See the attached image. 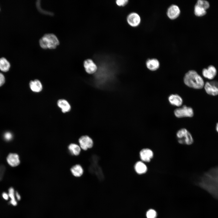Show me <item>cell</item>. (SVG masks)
<instances>
[{"instance_id": "6da1fadb", "label": "cell", "mask_w": 218, "mask_h": 218, "mask_svg": "<svg viewBox=\"0 0 218 218\" xmlns=\"http://www.w3.org/2000/svg\"><path fill=\"white\" fill-rule=\"evenodd\" d=\"M197 184L218 199V166L211 168L200 177Z\"/></svg>"}, {"instance_id": "7a4b0ae2", "label": "cell", "mask_w": 218, "mask_h": 218, "mask_svg": "<svg viewBox=\"0 0 218 218\" xmlns=\"http://www.w3.org/2000/svg\"><path fill=\"white\" fill-rule=\"evenodd\" d=\"M184 81L188 87L196 89L202 88L205 84L202 78L194 70L189 71L186 74Z\"/></svg>"}, {"instance_id": "3957f363", "label": "cell", "mask_w": 218, "mask_h": 218, "mask_svg": "<svg viewBox=\"0 0 218 218\" xmlns=\"http://www.w3.org/2000/svg\"><path fill=\"white\" fill-rule=\"evenodd\" d=\"M39 45L43 49H54L56 48L59 42L56 36L53 34L44 35L39 40Z\"/></svg>"}, {"instance_id": "277c9868", "label": "cell", "mask_w": 218, "mask_h": 218, "mask_svg": "<svg viewBox=\"0 0 218 218\" xmlns=\"http://www.w3.org/2000/svg\"><path fill=\"white\" fill-rule=\"evenodd\" d=\"M176 136L178 142L180 144L190 145L193 143L192 136L186 128L179 130L177 132Z\"/></svg>"}, {"instance_id": "5b68a950", "label": "cell", "mask_w": 218, "mask_h": 218, "mask_svg": "<svg viewBox=\"0 0 218 218\" xmlns=\"http://www.w3.org/2000/svg\"><path fill=\"white\" fill-rule=\"evenodd\" d=\"M174 113L175 116L178 118L191 117L193 115V111L192 108L186 106L176 109Z\"/></svg>"}, {"instance_id": "8992f818", "label": "cell", "mask_w": 218, "mask_h": 218, "mask_svg": "<svg viewBox=\"0 0 218 218\" xmlns=\"http://www.w3.org/2000/svg\"><path fill=\"white\" fill-rule=\"evenodd\" d=\"M141 20V18L140 15L134 12L130 13L127 18V21L128 24L134 28L138 27L140 24Z\"/></svg>"}, {"instance_id": "52a82bcc", "label": "cell", "mask_w": 218, "mask_h": 218, "mask_svg": "<svg viewBox=\"0 0 218 218\" xmlns=\"http://www.w3.org/2000/svg\"><path fill=\"white\" fill-rule=\"evenodd\" d=\"M204 87L208 94L216 96L218 95V82L216 81L206 82L205 83Z\"/></svg>"}, {"instance_id": "ba28073f", "label": "cell", "mask_w": 218, "mask_h": 218, "mask_svg": "<svg viewBox=\"0 0 218 218\" xmlns=\"http://www.w3.org/2000/svg\"><path fill=\"white\" fill-rule=\"evenodd\" d=\"M78 142L81 148L84 150L91 148L94 144L93 140L88 135L81 137L79 139Z\"/></svg>"}, {"instance_id": "9c48e42d", "label": "cell", "mask_w": 218, "mask_h": 218, "mask_svg": "<svg viewBox=\"0 0 218 218\" xmlns=\"http://www.w3.org/2000/svg\"><path fill=\"white\" fill-rule=\"evenodd\" d=\"M180 12V9L179 7L176 5L172 4L167 8V15L169 19L174 20L179 16Z\"/></svg>"}, {"instance_id": "30bf717a", "label": "cell", "mask_w": 218, "mask_h": 218, "mask_svg": "<svg viewBox=\"0 0 218 218\" xmlns=\"http://www.w3.org/2000/svg\"><path fill=\"white\" fill-rule=\"evenodd\" d=\"M83 66L85 70L88 73L92 74L95 73L97 70V66L91 59L88 58L84 60Z\"/></svg>"}, {"instance_id": "8fae6325", "label": "cell", "mask_w": 218, "mask_h": 218, "mask_svg": "<svg viewBox=\"0 0 218 218\" xmlns=\"http://www.w3.org/2000/svg\"><path fill=\"white\" fill-rule=\"evenodd\" d=\"M139 156L141 161L143 162H150L154 156L153 151L148 148H143L139 152Z\"/></svg>"}, {"instance_id": "7c38bea8", "label": "cell", "mask_w": 218, "mask_h": 218, "mask_svg": "<svg viewBox=\"0 0 218 218\" xmlns=\"http://www.w3.org/2000/svg\"><path fill=\"white\" fill-rule=\"evenodd\" d=\"M8 164L12 167H15L19 165L20 160L18 155L15 153H9L6 158Z\"/></svg>"}, {"instance_id": "4fadbf2b", "label": "cell", "mask_w": 218, "mask_h": 218, "mask_svg": "<svg viewBox=\"0 0 218 218\" xmlns=\"http://www.w3.org/2000/svg\"><path fill=\"white\" fill-rule=\"evenodd\" d=\"M216 68L213 65H210L207 68H204L202 71V74L203 77L210 80L213 79L216 76Z\"/></svg>"}, {"instance_id": "5bb4252c", "label": "cell", "mask_w": 218, "mask_h": 218, "mask_svg": "<svg viewBox=\"0 0 218 218\" xmlns=\"http://www.w3.org/2000/svg\"><path fill=\"white\" fill-rule=\"evenodd\" d=\"M29 85L31 90L34 92H39L43 89L41 82L37 79L31 81L29 82Z\"/></svg>"}, {"instance_id": "9a60e30c", "label": "cell", "mask_w": 218, "mask_h": 218, "mask_svg": "<svg viewBox=\"0 0 218 218\" xmlns=\"http://www.w3.org/2000/svg\"><path fill=\"white\" fill-rule=\"evenodd\" d=\"M57 104L64 113L70 111L71 110V106L69 103L64 99H60L57 102Z\"/></svg>"}, {"instance_id": "2e32d148", "label": "cell", "mask_w": 218, "mask_h": 218, "mask_svg": "<svg viewBox=\"0 0 218 218\" xmlns=\"http://www.w3.org/2000/svg\"><path fill=\"white\" fill-rule=\"evenodd\" d=\"M134 169L136 173L140 175L145 173L147 170V166L143 162L140 161L135 163Z\"/></svg>"}, {"instance_id": "e0dca14e", "label": "cell", "mask_w": 218, "mask_h": 218, "mask_svg": "<svg viewBox=\"0 0 218 218\" xmlns=\"http://www.w3.org/2000/svg\"><path fill=\"white\" fill-rule=\"evenodd\" d=\"M146 64L147 68L149 70L152 71L157 70L160 65L159 61L154 58L147 59L146 61Z\"/></svg>"}, {"instance_id": "ac0fdd59", "label": "cell", "mask_w": 218, "mask_h": 218, "mask_svg": "<svg viewBox=\"0 0 218 218\" xmlns=\"http://www.w3.org/2000/svg\"><path fill=\"white\" fill-rule=\"evenodd\" d=\"M168 100L171 104L177 106H181L183 102L181 97L177 94L170 95L168 97Z\"/></svg>"}, {"instance_id": "d6986e66", "label": "cell", "mask_w": 218, "mask_h": 218, "mask_svg": "<svg viewBox=\"0 0 218 218\" xmlns=\"http://www.w3.org/2000/svg\"><path fill=\"white\" fill-rule=\"evenodd\" d=\"M71 170L72 174L75 177H80L83 173V169L79 164H76L73 166Z\"/></svg>"}, {"instance_id": "ffe728a7", "label": "cell", "mask_w": 218, "mask_h": 218, "mask_svg": "<svg viewBox=\"0 0 218 218\" xmlns=\"http://www.w3.org/2000/svg\"><path fill=\"white\" fill-rule=\"evenodd\" d=\"M10 67L9 62L4 57L0 58V70L3 72L8 71Z\"/></svg>"}, {"instance_id": "44dd1931", "label": "cell", "mask_w": 218, "mask_h": 218, "mask_svg": "<svg viewBox=\"0 0 218 218\" xmlns=\"http://www.w3.org/2000/svg\"><path fill=\"white\" fill-rule=\"evenodd\" d=\"M8 192L9 197L11 199L9 203L13 206H17L18 203L17 200L15 197V191L14 188L12 187H10L8 190Z\"/></svg>"}, {"instance_id": "7402d4cb", "label": "cell", "mask_w": 218, "mask_h": 218, "mask_svg": "<svg viewBox=\"0 0 218 218\" xmlns=\"http://www.w3.org/2000/svg\"><path fill=\"white\" fill-rule=\"evenodd\" d=\"M68 148L71 153L72 155L75 156L79 155L81 151L80 146L75 144H70Z\"/></svg>"}, {"instance_id": "603a6c76", "label": "cell", "mask_w": 218, "mask_h": 218, "mask_svg": "<svg viewBox=\"0 0 218 218\" xmlns=\"http://www.w3.org/2000/svg\"><path fill=\"white\" fill-rule=\"evenodd\" d=\"M194 12L195 15L198 17L203 16L206 13V10L196 4L194 7Z\"/></svg>"}, {"instance_id": "cb8c5ba5", "label": "cell", "mask_w": 218, "mask_h": 218, "mask_svg": "<svg viewBox=\"0 0 218 218\" xmlns=\"http://www.w3.org/2000/svg\"><path fill=\"white\" fill-rule=\"evenodd\" d=\"M196 4L205 10L208 9L210 6L209 2L205 0H198Z\"/></svg>"}, {"instance_id": "d4e9b609", "label": "cell", "mask_w": 218, "mask_h": 218, "mask_svg": "<svg viewBox=\"0 0 218 218\" xmlns=\"http://www.w3.org/2000/svg\"><path fill=\"white\" fill-rule=\"evenodd\" d=\"M147 218H156L157 214L156 211L153 209H150L146 213Z\"/></svg>"}, {"instance_id": "484cf974", "label": "cell", "mask_w": 218, "mask_h": 218, "mask_svg": "<svg viewBox=\"0 0 218 218\" xmlns=\"http://www.w3.org/2000/svg\"><path fill=\"white\" fill-rule=\"evenodd\" d=\"M3 137L5 140L7 141H10L12 140L13 138V135L11 132L7 131L4 134Z\"/></svg>"}, {"instance_id": "4316f807", "label": "cell", "mask_w": 218, "mask_h": 218, "mask_svg": "<svg viewBox=\"0 0 218 218\" xmlns=\"http://www.w3.org/2000/svg\"><path fill=\"white\" fill-rule=\"evenodd\" d=\"M129 0H116L115 2L117 5L120 7H124L128 3Z\"/></svg>"}, {"instance_id": "83f0119b", "label": "cell", "mask_w": 218, "mask_h": 218, "mask_svg": "<svg viewBox=\"0 0 218 218\" xmlns=\"http://www.w3.org/2000/svg\"><path fill=\"white\" fill-rule=\"evenodd\" d=\"M5 170V167L3 165H0V181L2 179Z\"/></svg>"}, {"instance_id": "f1b7e54d", "label": "cell", "mask_w": 218, "mask_h": 218, "mask_svg": "<svg viewBox=\"0 0 218 218\" xmlns=\"http://www.w3.org/2000/svg\"><path fill=\"white\" fill-rule=\"evenodd\" d=\"M5 82V78L3 74L0 73V86H2Z\"/></svg>"}, {"instance_id": "f546056e", "label": "cell", "mask_w": 218, "mask_h": 218, "mask_svg": "<svg viewBox=\"0 0 218 218\" xmlns=\"http://www.w3.org/2000/svg\"><path fill=\"white\" fill-rule=\"evenodd\" d=\"M2 196L3 198L5 200H8L9 198L8 194L5 192H4L2 193Z\"/></svg>"}, {"instance_id": "4dcf8cb0", "label": "cell", "mask_w": 218, "mask_h": 218, "mask_svg": "<svg viewBox=\"0 0 218 218\" xmlns=\"http://www.w3.org/2000/svg\"><path fill=\"white\" fill-rule=\"evenodd\" d=\"M15 196L17 200L19 201L21 200V195L17 191L15 192Z\"/></svg>"}, {"instance_id": "1f68e13d", "label": "cell", "mask_w": 218, "mask_h": 218, "mask_svg": "<svg viewBox=\"0 0 218 218\" xmlns=\"http://www.w3.org/2000/svg\"><path fill=\"white\" fill-rule=\"evenodd\" d=\"M216 131L218 133V122L216 124Z\"/></svg>"}]
</instances>
